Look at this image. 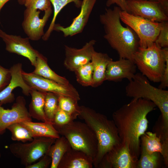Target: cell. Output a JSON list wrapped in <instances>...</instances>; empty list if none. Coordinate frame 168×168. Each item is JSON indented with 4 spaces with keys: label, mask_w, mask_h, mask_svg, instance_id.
<instances>
[{
    "label": "cell",
    "mask_w": 168,
    "mask_h": 168,
    "mask_svg": "<svg viewBox=\"0 0 168 168\" xmlns=\"http://www.w3.org/2000/svg\"><path fill=\"white\" fill-rule=\"evenodd\" d=\"M93 158L84 152L72 148L66 152L57 168H92Z\"/></svg>",
    "instance_id": "cell-19"
},
{
    "label": "cell",
    "mask_w": 168,
    "mask_h": 168,
    "mask_svg": "<svg viewBox=\"0 0 168 168\" xmlns=\"http://www.w3.org/2000/svg\"><path fill=\"white\" fill-rule=\"evenodd\" d=\"M46 92L32 89L30 92L31 99L29 105V114L32 118L43 122H49L44 110Z\"/></svg>",
    "instance_id": "cell-23"
},
{
    "label": "cell",
    "mask_w": 168,
    "mask_h": 168,
    "mask_svg": "<svg viewBox=\"0 0 168 168\" xmlns=\"http://www.w3.org/2000/svg\"><path fill=\"white\" fill-rule=\"evenodd\" d=\"M52 159L48 154H46L42 157L38 162L32 164L25 167L26 168H47L51 165Z\"/></svg>",
    "instance_id": "cell-36"
},
{
    "label": "cell",
    "mask_w": 168,
    "mask_h": 168,
    "mask_svg": "<svg viewBox=\"0 0 168 168\" xmlns=\"http://www.w3.org/2000/svg\"><path fill=\"white\" fill-rule=\"evenodd\" d=\"M78 117L91 128L97 137L98 151L93 165L98 168L105 154L121 142L117 128L113 120L85 106H79Z\"/></svg>",
    "instance_id": "cell-3"
},
{
    "label": "cell",
    "mask_w": 168,
    "mask_h": 168,
    "mask_svg": "<svg viewBox=\"0 0 168 168\" xmlns=\"http://www.w3.org/2000/svg\"><path fill=\"white\" fill-rule=\"evenodd\" d=\"M11 79L10 69L6 68L0 65V92L9 84Z\"/></svg>",
    "instance_id": "cell-35"
},
{
    "label": "cell",
    "mask_w": 168,
    "mask_h": 168,
    "mask_svg": "<svg viewBox=\"0 0 168 168\" xmlns=\"http://www.w3.org/2000/svg\"><path fill=\"white\" fill-rule=\"evenodd\" d=\"M26 0H17L19 3L21 5H24Z\"/></svg>",
    "instance_id": "cell-40"
},
{
    "label": "cell",
    "mask_w": 168,
    "mask_h": 168,
    "mask_svg": "<svg viewBox=\"0 0 168 168\" xmlns=\"http://www.w3.org/2000/svg\"><path fill=\"white\" fill-rule=\"evenodd\" d=\"M129 81L125 88L126 96L133 99H146L154 103L161 113V126L168 132V91L153 86L141 73H136Z\"/></svg>",
    "instance_id": "cell-4"
},
{
    "label": "cell",
    "mask_w": 168,
    "mask_h": 168,
    "mask_svg": "<svg viewBox=\"0 0 168 168\" xmlns=\"http://www.w3.org/2000/svg\"><path fill=\"white\" fill-rule=\"evenodd\" d=\"M96 42L95 40H91L79 49L65 45L64 65L66 68L74 72L79 67L91 62Z\"/></svg>",
    "instance_id": "cell-15"
},
{
    "label": "cell",
    "mask_w": 168,
    "mask_h": 168,
    "mask_svg": "<svg viewBox=\"0 0 168 168\" xmlns=\"http://www.w3.org/2000/svg\"><path fill=\"white\" fill-rule=\"evenodd\" d=\"M71 148L68 141L64 136H62L56 138L47 153L52 159L50 168H57L64 155Z\"/></svg>",
    "instance_id": "cell-25"
},
{
    "label": "cell",
    "mask_w": 168,
    "mask_h": 168,
    "mask_svg": "<svg viewBox=\"0 0 168 168\" xmlns=\"http://www.w3.org/2000/svg\"><path fill=\"white\" fill-rule=\"evenodd\" d=\"M24 5L26 8L44 11L52 8L50 0H26Z\"/></svg>",
    "instance_id": "cell-33"
},
{
    "label": "cell",
    "mask_w": 168,
    "mask_h": 168,
    "mask_svg": "<svg viewBox=\"0 0 168 168\" xmlns=\"http://www.w3.org/2000/svg\"><path fill=\"white\" fill-rule=\"evenodd\" d=\"M156 107L150 100L133 99L112 114L113 120L121 142L127 145L133 159L137 163L141 153L140 137L148 128L147 115L155 110Z\"/></svg>",
    "instance_id": "cell-1"
},
{
    "label": "cell",
    "mask_w": 168,
    "mask_h": 168,
    "mask_svg": "<svg viewBox=\"0 0 168 168\" xmlns=\"http://www.w3.org/2000/svg\"><path fill=\"white\" fill-rule=\"evenodd\" d=\"M93 70V66L91 61L77 68L74 72L77 82L83 86H91Z\"/></svg>",
    "instance_id": "cell-29"
},
{
    "label": "cell",
    "mask_w": 168,
    "mask_h": 168,
    "mask_svg": "<svg viewBox=\"0 0 168 168\" xmlns=\"http://www.w3.org/2000/svg\"><path fill=\"white\" fill-rule=\"evenodd\" d=\"M112 60L106 53L98 52L95 50L93 51L91 60L93 68L92 87H98L105 81L106 68Z\"/></svg>",
    "instance_id": "cell-20"
},
{
    "label": "cell",
    "mask_w": 168,
    "mask_h": 168,
    "mask_svg": "<svg viewBox=\"0 0 168 168\" xmlns=\"http://www.w3.org/2000/svg\"><path fill=\"white\" fill-rule=\"evenodd\" d=\"M10 0H0V12L4 5Z\"/></svg>",
    "instance_id": "cell-39"
},
{
    "label": "cell",
    "mask_w": 168,
    "mask_h": 168,
    "mask_svg": "<svg viewBox=\"0 0 168 168\" xmlns=\"http://www.w3.org/2000/svg\"><path fill=\"white\" fill-rule=\"evenodd\" d=\"M54 8V14L52 20L47 30L42 39L44 41L48 40L54 30L57 17L61 10L68 4L73 2L77 7H81L82 1L81 0H50Z\"/></svg>",
    "instance_id": "cell-26"
},
{
    "label": "cell",
    "mask_w": 168,
    "mask_h": 168,
    "mask_svg": "<svg viewBox=\"0 0 168 168\" xmlns=\"http://www.w3.org/2000/svg\"><path fill=\"white\" fill-rule=\"evenodd\" d=\"M7 129L11 133V139L13 141L25 143L27 141H31L34 139L30 132L20 123L10 125Z\"/></svg>",
    "instance_id": "cell-28"
},
{
    "label": "cell",
    "mask_w": 168,
    "mask_h": 168,
    "mask_svg": "<svg viewBox=\"0 0 168 168\" xmlns=\"http://www.w3.org/2000/svg\"><path fill=\"white\" fill-rule=\"evenodd\" d=\"M52 12V8L44 11L42 18L40 17V12L38 10L26 8L24 13L22 27L30 40L37 41L44 34V29Z\"/></svg>",
    "instance_id": "cell-11"
},
{
    "label": "cell",
    "mask_w": 168,
    "mask_h": 168,
    "mask_svg": "<svg viewBox=\"0 0 168 168\" xmlns=\"http://www.w3.org/2000/svg\"><path fill=\"white\" fill-rule=\"evenodd\" d=\"M127 12L152 21L162 22L168 20V12L157 1H126Z\"/></svg>",
    "instance_id": "cell-10"
},
{
    "label": "cell",
    "mask_w": 168,
    "mask_h": 168,
    "mask_svg": "<svg viewBox=\"0 0 168 168\" xmlns=\"http://www.w3.org/2000/svg\"><path fill=\"white\" fill-rule=\"evenodd\" d=\"M141 149L147 153L159 152L162 155L165 165L168 166V153L165 151L160 137L154 132H146L140 137Z\"/></svg>",
    "instance_id": "cell-21"
},
{
    "label": "cell",
    "mask_w": 168,
    "mask_h": 168,
    "mask_svg": "<svg viewBox=\"0 0 168 168\" xmlns=\"http://www.w3.org/2000/svg\"><path fill=\"white\" fill-rule=\"evenodd\" d=\"M26 104L25 98L19 96L10 109H5L0 105V135L3 134L7 128L13 124L32 121Z\"/></svg>",
    "instance_id": "cell-13"
},
{
    "label": "cell",
    "mask_w": 168,
    "mask_h": 168,
    "mask_svg": "<svg viewBox=\"0 0 168 168\" xmlns=\"http://www.w3.org/2000/svg\"><path fill=\"white\" fill-rule=\"evenodd\" d=\"M0 37L5 42L7 51L27 58L31 64L35 66L37 58L40 53L31 46L29 38L8 34L0 29Z\"/></svg>",
    "instance_id": "cell-12"
},
{
    "label": "cell",
    "mask_w": 168,
    "mask_h": 168,
    "mask_svg": "<svg viewBox=\"0 0 168 168\" xmlns=\"http://www.w3.org/2000/svg\"><path fill=\"white\" fill-rule=\"evenodd\" d=\"M161 154L154 152L147 153L141 149L140 158L137 161L136 168H157L161 166Z\"/></svg>",
    "instance_id": "cell-27"
},
{
    "label": "cell",
    "mask_w": 168,
    "mask_h": 168,
    "mask_svg": "<svg viewBox=\"0 0 168 168\" xmlns=\"http://www.w3.org/2000/svg\"><path fill=\"white\" fill-rule=\"evenodd\" d=\"M22 74L24 80L31 89L70 97L77 101L80 99L78 92L70 83L67 85L60 84L32 72L28 73L23 70Z\"/></svg>",
    "instance_id": "cell-9"
},
{
    "label": "cell",
    "mask_w": 168,
    "mask_h": 168,
    "mask_svg": "<svg viewBox=\"0 0 168 168\" xmlns=\"http://www.w3.org/2000/svg\"><path fill=\"white\" fill-rule=\"evenodd\" d=\"M11 74V79L9 84L0 92V105H2L12 102L15 100L12 92L17 87L22 89V92L26 96L30 95L31 88L24 80L22 72V64L18 63L13 65L9 69Z\"/></svg>",
    "instance_id": "cell-17"
},
{
    "label": "cell",
    "mask_w": 168,
    "mask_h": 168,
    "mask_svg": "<svg viewBox=\"0 0 168 168\" xmlns=\"http://www.w3.org/2000/svg\"><path fill=\"white\" fill-rule=\"evenodd\" d=\"M35 69L33 73L44 78L54 81L59 84L67 85L70 83L68 80L53 71L49 66L47 58L39 53L36 59Z\"/></svg>",
    "instance_id": "cell-24"
},
{
    "label": "cell",
    "mask_w": 168,
    "mask_h": 168,
    "mask_svg": "<svg viewBox=\"0 0 168 168\" xmlns=\"http://www.w3.org/2000/svg\"><path fill=\"white\" fill-rule=\"evenodd\" d=\"M55 139L49 137H35L29 143H12L9 148L12 154L20 159L21 164L26 167L47 154Z\"/></svg>",
    "instance_id": "cell-7"
},
{
    "label": "cell",
    "mask_w": 168,
    "mask_h": 168,
    "mask_svg": "<svg viewBox=\"0 0 168 168\" xmlns=\"http://www.w3.org/2000/svg\"><path fill=\"white\" fill-rule=\"evenodd\" d=\"M127 145L121 142L104 156L98 168H136Z\"/></svg>",
    "instance_id": "cell-14"
},
{
    "label": "cell",
    "mask_w": 168,
    "mask_h": 168,
    "mask_svg": "<svg viewBox=\"0 0 168 168\" xmlns=\"http://www.w3.org/2000/svg\"><path fill=\"white\" fill-rule=\"evenodd\" d=\"M137 67L133 61L126 58L111 61L105 72V81L118 82L125 78L131 80L136 74Z\"/></svg>",
    "instance_id": "cell-18"
},
{
    "label": "cell",
    "mask_w": 168,
    "mask_h": 168,
    "mask_svg": "<svg viewBox=\"0 0 168 168\" xmlns=\"http://www.w3.org/2000/svg\"><path fill=\"white\" fill-rule=\"evenodd\" d=\"M133 60L140 73L149 80L160 82L168 60V47L161 48L155 42L146 48L139 47Z\"/></svg>",
    "instance_id": "cell-5"
},
{
    "label": "cell",
    "mask_w": 168,
    "mask_h": 168,
    "mask_svg": "<svg viewBox=\"0 0 168 168\" xmlns=\"http://www.w3.org/2000/svg\"><path fill=\"white\" fill-rule=\"evenodd\" d=\"M77 117L64 111L58 107L54 116L53 124L57 126L64 125L74 120Z\"/></svg>",
    "instance_id": "cell-32"
},
{
    "label": "cell",
    "mask_w": 168,
    "mask_h": 168,
    "mask_svg": "<svg viewBox=\"0 0 168 168\" xmlns=\"http://www.w3.org/2000/svg\"><path fill=\"white\" fill-rule=\"evenodd\" d=\"M1 157V154L0 152V158Z\"/></svg>",
    "instance_id": "cell-41"
},
{
    "label": "cell",
    "mask_w": 168,
    "mask_h": 168,
    "mask_svg": "<svg viewBox=\"0 0 168 168\" xmlns=\"http://www.w3.org/2000/svg\"><path fill=\"white\" fill-rule=\"evenodd\" d=\"M121 21L135 33L139 39V47L146 48L155 41L162 26V22H153L121 10Z\"/></svg>",
    "instance_id": "cell-8"
},
{
    "label": "cell",
    "mask_w": 168,
    "mask_h": 168,
    "mask_svg": "<svg viewBox=\"0 0 168 168\" xmlns=\"http://www.w3.org/2000/svg\"><path fill=\"white\" fill-rule=\"evenodd\" d=\"M53 125L59 134L68 140L72 148L84 152L93 159L95 157L98 151L97 138L85 122L73 120L64 125Z\"/></svg>",
    "instance_id": "cell-6"
},
{
    "label": "cell",
    "mask_w": 168,
    "mask_h": 168,
    "mask_svg": "<svg viewBox=\"0 0 168 168\" xmlns=\"http://www.w3.org/2000/svg\"><path fill=\"white\" fill-rule=\"evenodd\" d=\"M126 1L130 0H126ZM150 1H157L159 2L161 4L163 7H167L168 5V0H146Z\"/></svg>",
    "instance_id": "cell-38"
},
{
    "label": "cell",
    "mask_w": 168,
    "mask_h": 168,
    "mask_svg": "<svg viewBox=\"0 0 168 168\" xmlns=\"http://www.w3.org/2000/svg\"><path fill=\"white\" fill-rule=\"evenodd\" d=\"M115 4L119 7L122 11H127V6L126 0H106V5L107 7H110Z\"/></svg>",
    "instance_id": "cell-37"
},
{
    "label": "cell",
    "mask_w": 168,
    "mask_h": 168,
    "mask_svg": "<svg viewBox=\"0 0 168 168\" xmlns=\"http://www.w3.org/2000/svg\"><path fill=\"white\" fill-rule=\"evenodd\" d=\"M155 43L161 48L168 47V22H162V26Z\"/></svg>",
    "instance_id": "cell-34"
},
{
    "label": "cell",
    "mask_w": 168,
    "mask_h": 168,
    "mask_svg": "<svg viewBox=\"0 0 168 168\" xmlns=\"http://www.w3.org/2000/svg\"><path fill=\"white\" fill-rule=\"evenodd\" d=\"M31 133L34 138L46 137L57 138L60 137L53 123L49 122H34L25 121L20 122Z\"/></svg>",
    "instance_id": "cell-22"
},
{
    "label": "cell",
    "mask_w": 168,
    "mask_h": 168,
    "mask_svg": "<svg viewBox=\"0 0 168 168\" xmlns=\"http://www.w3.org/2000/svg\"><path fill=\"white\" fill-rule=\"evenodd\" d=\"M59 96L55 93L46 92L45 99L44 110L46 119L53 123L55 114L58 108Z\"/></svg>",
    "instance_id": "cell-30"
},
{
    "label": "cell",
    "mask_w": 168,
    "mask_h": 168,
    "mask_svg": "<svg viewBox=\"0 0 168 168\" xmlns=\"http://www.w3.org/2000/svg\"><path fill=\"white\" fill-rule=\"evenodd\" d=\"M77 102L73 99L63 96H59V107L66 112L78 116L79 105Z\"/></svg>",
    "instance_id": "cell-31"
},
{
    "label": "cell",
    "mask_w": 168,
    "mask_h": 168,
    "mask_svg": "<svg viewBox=\"0 0 168 168\" xmlns=\"http://www.w3.org/2000/svg\"><path fill=\"white\" fill-rule=\"evenodd\" d=\"M97 0H82L80 13L73 19L71 24L66 27L55 24L54 30L62 32L65 37L72 36L82 32L88 21Z\"/></svg>",
    "instance_id": "cell-16"
},
{
    "label": "cell",
    "mask_w": 168,
    "mask_h": 168,
    "mask_svg": "<svg viewBox=\"0 0 168 168\" xmlns=\"http://www.w3.org/2000/svg\"><path fill=\"white\" fill-rule=\"evenodd\" d=\"M122 10L118 6L106 8L99 16V20L105 32L104 39L111 47L116 51L119 58L133 61V54L139 45V38L134 31L121 23L120 13Z\"/></svg>",
    "instance_id": "cell-2"
}]
</instances>
